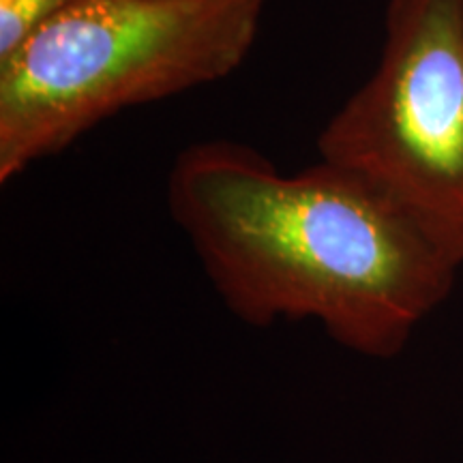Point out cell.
<instances>
[{
    "mask_svg": "<svg viewBox=\"0 0 463 463\" xmlns=\"http://www.w3.org/2000/svg\"><path fill=\"white\" fill-rule=\"evenodd\" d=\"M80 0H0V61Z\"/></svg>",
    "mask_w": 463,
    "mask_h": 463,
    "instance_id": "4",
    "label": "cell"
},
{
    "mask_svg": "<svg viewBox=\"0 0 463 463\" xmlns=\"http://www.w3.org/2000/svg\"><path fill=\"white\" fill-rule=\"evenodd\" d=\"M463 266V0H386L373 73L317 137Z\"/></svg>",
    "mask_w": 463,
    "mask_h": 463,
    "instance_id": "3",
    "label": "cell"
},
{
    "mask_svg": "<svg viewBox=\"0 0 463 463\" xmlns=\"http://www.w3.org/2000/svg\"><path fill=\"white\" fill-rule=\"evenodd\" d=\"M266 0H80L0 61V183L123 109L234 73Z\"/></svg>",
    "mask_w": 463,
    "mask_h": 463,
    "instance_id": "2",
    "label": "cell"
},
{
    "mask_svg": "<svg viewBox=\"0 0 463 463\" xmlns=\"http://www.w3.org/2000/svg\"><path fill=\"white\" fill-rule=\"evenodd\" d=\"M165 195L208 283L245 326L317 322L352 354L391 361L453 292L459 266L324 159L288 174L249 144L204 140L176 155Z\"/></svg>",
    "mask_w": 463,
    "mask_h": 463,
    "instance_id": "1",
    "label": "cell"
}]
</instances>
